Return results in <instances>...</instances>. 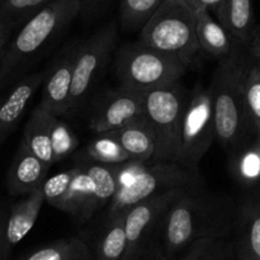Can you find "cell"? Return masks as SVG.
I'll use <instances>...</instances> for the list:
<instances>
[{
	"label": "cell",
	"mask_w": 260,
	"mask_h": 260,
	"mask_svg": "<svg viewBox=\"0 0 260 260\" xmlns=\"http://www.w3.org/2000/svg\"><path fill=\"white\" fill-rule=\"evenodd\" d=\"M13 33H14V29L8 23L3 22L0 19V52L5 50L7 45L9 43L10 38H12Z\"/></svg>",
	"instance_id": "cell-33"
},
{
	"label": "cell",
	"mask_w": 260,
	"mask_h": 260,
	"mask_svg": "<svg viewBox=\"0 0 260 260\" xmlns=\"http://www.w3.org/2000/svg\"><path fill=\"white\" fill-rule=\"evenodd\" d=\"M161 2L162 0H122L121 25L126 30H141Z\"/></svg>",
	"instance_id": "cell-25"
},
{
	"label": "cell",
	"mask_w": 260,
	"mask_h": 260,
	"mask_svg": "<svg viewBox=\"0 0 260 260\" xmlns=\"http://www.w3.org/2000/svg\"><path fill=\"white\" fill-rule=\"evenodd\" d=\"M182 190L173 189L160 193L127 210L124 220L126 253L123 260H141L150 245L159 240L165 213Z\"/></svg>",
	"instance_id": "cell-11"
},
{
	"label": "cell",
	"mask_w": 260,
	"mask_h": 260,
	"mask_svg": "<svg viewBox=\"0 0 260 260\" xmlns=\"http://www.w3.org/2000/svg\"><path fill=\"white\" fill-rule=\"evenodd\" d=\"M249 50H250L251 56L256 60H260V28L254 29L253 36L249 41Z\"/></svg>",
	"instance_id": "cell-35"
},
{
	"label": "cell",
	"mask_w": 260,
	"mask_h": 260,
	"mask_svg": "<svg viewBox=\"0 0 260 260\" xmlns=\"http://www.w3.org/2000/svg\"><path fill=\"white\" fill-rule=\"evenodd\" d=\"M231 202L197 188L183 189L168 208L161 226V255L172 260L202 239H226L233 228Z\"/></svg>",
	"instance_id": "cell-1"
},
{
	"label": "cell",
	"mask_w": 260,
	"mask_h": 260,
	"mask_svg": "<svg viewBox=\"0 0 260 260\" xmlns=\"http://www.w3.org/2000/svg\"><path fill=\"white\" fill-rule=\"evenodd\" d=\"M78 145L79 140L73 128L58 117H55L51 128V151L53 164L73 154Z\"/></svg>",
	"instance_id": "cell-28"
},
{
	"label": "cell",
	"mask_w": 260,
	"mask_h": 260,
	"mask_svg": "<svg viewBox=\"0 0 260 260\" xmlns=\"http://www.w3.org/2000/svg\"><path fill=\"white\" fill-rule=\"evenodd\" d=\"M79 15L80 0H52L20 25L0 61V93L27 75Z\"/></svg>",
	"instance_id": "cell-2"
},
{
	"label": "cell",
	"mask_w": 260,
	"mask_h": 260,
	"mask_svg": "<svg viewBox=\"0 0 260 260\" xmlns=\"http://www.w3.org/2000/svg\"><path fill=\"white\" fill-rule=\"evenodd\" d=\"M189 91L180 81L145 93V117L155 137L151 162H177L180 128Z\"/></svg>",
	"instance_id": "cell-6"
},
{
	"label": "cell",
	"mask_w": 260,
	"mask_h": 260,
	"mask_svg": "<svg viewBox=\"0 0 260 260\" xmlns=\"http://www.w3.org/2000/svg\"><path fill=\"white\" fill-rule=\"evenodd\" d=\"M235 172L244 182H260V139L239 155Z\"/></svg>",
	"instance_id": "cell-30"
},
{
	"label": "cell",
	"mask_w": 260,
	"mask_h": 260,
	"mask_svg": "<svg viewBox=\"0 0 260 260\" xmlns=\"http://www.w3.org/2000/svg\"><path fill=\"white\" fill-rule=\"evenodd\" d=\"M126 212L106 215V221L96 236L93 260H123L126 253Z\"/></svg>",
	"instance_id": "cell-20"
},
{
	"label": "cell",
	"mask_w": 260,
	"mask_h": 260,
	"mask_svg": "<svg viewBox=\"0 0 260 260\" xmlns=\"http://www.w3.org/2000/svg\"><path fill=\"white\" fill-rule=\"evenodd\" d=\"M22 260H93V254L85 241L69 238L42 246Z\"/></svg>",
	"instance_id": "cell-23"
},
{
	"label": "cell",
	"mask_w": 260,
	"mask_h": 260,
	"mask_svg": "<svg viewBox=\"0 0 260 260\" xmlns=\"http://www.w3.org/2000/svg\"><path fill=\"white\" fill-rule=\"evenodd\" d=\"M122 167H106L86 159L78 162L74 167L73 184L61 211L84 223L102 208L108 207L121 187Z\"/></svg>",
	"instance_id": "cell-7"
},
{
	"label": "cell",
	"mask_w": 260,
	"mask_h": 260,
	"mask_svg": "<svg viewBox=\"0 0 260 260\" xmlns=\"http://www.w3.org/2000/svg\"><path fill=\"white\" fill-rule=\"evenodd\" d=\"M46 71H36L18 79L9 88L0 93V137L12 134L30 101L45 80Z\"/></svg>",
	"instance_id": "cell-14"
},
{
	"label": "cell",
	"mask_w": 260,
	"mask_h": 260,
	"mask_svg": "<svg viewBox=\"0 0 260 260\" xmlns=\"http://www.w3.org/2000/svg\"><path fill=\"white\" fill-rule=\"evenodd\" d=\"M216 14L230 37L239 43H249L254 32L251 0H226Z\"/></svg>",
	"instance_id": "cell-21"
},
{
	"label": "cell",
	"mask_w": 260,
	"mask_h": 260,
	"mask_svg": "<svg viewBox=\"0 0 260 260\" xmlns=\"http://www.w3.org/2000/svg\"><path fill=\"white\" fill-rule=\"evenodd\" d=\"M243 241L248 260H260V211L249 213L244 220Z\"/></svg>",
	"instance_id": "cell-31"
},
{
	"label": "cell",
	"mask_w": 260,
	"mask_h": 260,
	"mask_svg": "<svg viewBox=\"0 0 260 260\" xmlns=\"http://www.w3.org/2000/svg\"><path fill=\"white\" fill-rule=\"evenodd\" d=\"M45 197L41 187L23 196L10 207L5 221V249H10L23 240L35 226Z\"/></svg>",
	"instance_id": "cell-16"
},
{
	"label": "cell",
	"mask_w": 260,
	"mask_h": 260,
	"mask_svg": "<svg viewBox=\"0 0 260 260\" xmlns=\"http://www.w3.org/2000/svg\"><path fill=\"white\" fill-rule=\"evenodd\" d=\"M256 139H260V137H256Z\"/></svg>",
	"instance_id": "cell-41"
},
{
	"label": "cell",
	"mask_w": 260,
	"mask_h": 260,
	"mask_svg": "<svg viewBox=\"0 0 260 260\" xmlns=\"http://www.w3.org/2000/svg\"><path fill=\"white\" fill-rule=\"evenodd\" d=\"M152 260H169V259L165 258V256H162V255H160V256H156V258L152 259Z\"/></svg>",
	"instance_id": "cell-38"
},
{
	"label": "cell",
	"mask_w": 260,
	"mask_h": 260,
	"mask_svg": "<svg viewBox=\"0 0 260 260\" xmlns=\"http://www.w3.org/2000/svg\"><path fill=\"white\" fill-rule=\"evenodd\" d=\"M114 62L121 86L140 93L173 85L187 71L177 55L155 50L140 41L118 48Z\"/></svg>",
	"instance_id": "cell-4"
},
{
	"label": "cell",
	"mask_w": 260,
	"mask_h": 260,
	"mask_svg": "<svg viewBox=\"0 0 260 260\" xmlns=\"http://www.w3.org/2000/svg\"><path fill=\"white\" fill-rule=\"evenodd\" d=\"M135 162H151L155 154V137L146 117L136 119L122 128L108 132Z\"/></svg>",
	"instance_id": "cell-18"
},
{
	"label": "cell",
	"mask_w": 260,
	"mask_h": 260,
	"mask_svg": "<svg viewBox=\"0 0 260 260\" xmlns=\"http://www.w3.org/2000/svg\"><path fill=\"white\" fill-rule=\"evenodd\" d=\"M117 37V23L111 22L99 28L86 40L78 42L71 81L70 111H74L85 102L86 96L101 78L111 61L112 53L116 50Z\"/></svg>",
	"instance_id": "cell-10"
},
{
	"label": "cell",
	"mask_w": 260,
	"mask_h": 260,
	"mask_svg": "<svg viewBox=\"0 0 260 260\" xmlns=\"http://www.w3.org/2000/svg\"><path fill=\"white\" fill-rule=\"evenodd\" d=\"M193 2V9H198V8H205L208 12L213 10V12H217L221 7H222L223 3L226 0H192Z\"/></svg>",
	"instance_id": "cell-34"
},
{
	"label": "cell",
	"mask_w": 260,
	"mask_h": 260,
	"mask_svg": "<svg viewBox=\"0 0 260 260\" xmlns=\"http://www.w3.org/2000/svg\"><path fill=\"white\" fill-rule=\"evenodd\" d=\"M170 2H179V3H184V4L189 5V7L192 8V9H193V2H192V0H170ZM193 10H194V9H193Z\"/></svg>",
	"instance_id": "cell-37"
},
{
	"label": "cell",
	"mask_w": 260,
	"mask_h": 260,
	"mask_svg": "<svg viewBox=\"0 0 260 260\" xmlns=\"http://www.w3.org/2000/svg\"><path fill=\"white\" fill-rule=\"evenodd\" d=\"M231 246L226 239H202L190 244L180 260H230Z\"/></svg>",
	"instance_id": "cell-27"
},
{
	"label": "cell",
	"mask_w": 260,
	"mask_h": 260,
	"mask_svg": "<svg viewBox=\"0 0 260 260\" xmlns=\"http://www.w3.org/2000/svg\"><path fill=\"white\" fill-rule=\"evenodd\" d=\"M52 0H0V19L15 30Z\"/></svg>",
	"instance_id": "cell-24"
},
{
	"label": "cell",
	"mask_w": 260,
	"mask_h": 260,
	"mask_svg": "<svg viewBox=\"0 0 260 260\" xmlns=\"http://www.w3.org/2000/svg\"><path fill=\"white\" fill-rule=\"evenodd\" d=\"M196 13V37L200 50L215 57H225L234 50L233 41L222 25L216 22L205 8H198Z\"/></svg>",
	"instance_id": "cell-19"
},
{
	"label": "cell",
	"mask_w": 260,
	"mask_h": 260,
	"mask_svg": "<svg viewBox=\"0 0 260 260\" xmlns=\"http://www.w3.org/2000/svg\"><path fill=\"white\" fill-rule=\"evenodd\" d=\"M50 167L43 164L20 141L8 170L7 188L13 197H23L38 189L45 182Z\"/></svg>",
	"instance_id": "cell-15"
},
{
	"label": "cell",
	"mask_w": 260,
	"mask_h": 260,
	"mask_svg": "<svg viewBox=\"0 0 260 260\" xmlns=\"http://www.w3.org/2000/svg\"><path fill=\"white\" fill-rule=\"evenodd\" d=\"M201 187V175L178 162H152L140 169L128 182L122 183L107 207L106 215L127 211L137 203L173 189Z\"/></svg>",
	"instance_id": "cell-8"
},
{
	"label": "cell",
	"mask_w": 260,
	"mask_h": 260,
	"mask_svg": "<svg viewBox=\"0 0 260 260\" xmlns=\"http://www.w3.org/2000/svg\"><path fill=\"white\" fill-rule=\"evenodd\" d=\"M4 140H5V139H3V137H0V144H2V142L4 141Z\"/></svg>",
	"instance_id": "cell-40"
},
{
	"label": "cell",
	"mask_w": 260,
	"mask_h": 260,
	"mask_svg": "<svg viewBox=\"0 0 260 260\" xmlns=\"http://www.w3.org/2000/svg\"><path fill=\"white\" fill-rule=\"evenodd\" d=\"M3 55H4V51H2V52H0V61H2V58H3Z\"/></svg>",
	"instance_id": "cell-39"
},
{
	"label": "cell",
	"mask_w": 260,
	"mask_h": 260,
	"mask_svg": "<svg viewBox=\"0 0 260 260\" xmlns=\"http://www.w3.org/2000/svg\"><path fill=\"white\" fill-rule=\"evenodd\" d=\"M7 213L0 207V255L5 249V221H7Z\"/></svg>",
	"instance_id": "cell-36"
},
{
	"label": "cell",
	"mask_w": 260,
	"mask_h": 260,
	"mask_svg": "<svg viewBox=\"0 0 260 260\" xmlns=\"http://www.w3.org/2000/svg\"><path fill=\"white\" fill-rule=\"evenodd\" d=\"M74 175H75V168L73 167L71 169L45 179V182L41 185L45 202L61 211L66 198H68L69 192H70Z\"/></svg>",
	"instance_id": "cell-29"
},
{
	"label": "cell",
	"mask_w": 260,
	"mask_h": 260,
	"mask_svg": "<svg viewBox=\"0 0 260 260\" xmlns=\"http://www.w3.org/2000/svg\"><path fill=\"white\" fill-rule=\"evenodd\" d=\"M86 160L106 167H122L135 162L111 134L98 135L84 149Z\"/></svg>",
	"instance_id": "cell-22"
},
{
	"label": "cell",
	"mask_w": 260,
	"mask_h": 260,
	"mask_svg": "<svg viewBox=\"0 0 260 260\" xmlns=\"http://www.w3.org/2000/svg\"><path fill=\"white\" fill-rule=\"evenodd\" d=\"M78 42L79 41H73L60 51L46 71L42 83L43 93L41 103L56 117L70 112L71 81Z\"/></svg>",
	"instance_id": "cell-13"
},
{
	"label": "cell",
	"mask_w": 260,
	"mask_h": 260,
	"mask_svg": "<svg viewBox=\"0 0 260 260\" xmlns=\"http://www.w3.org/2000/svg\"><path fill=\"white\" fill-rule=\"evenodd\" d=\"M111 0H80V14L85 19L101 14Z\"/></svg>",
	"instance_id": "cell-32"
},
{
	"label": "cell",
	"mask_w": 260,
	"mask_h": 260,
	"mask_svg": "<svg viewBox=\"0 0 260 260\" xmlns=\"http://www.w3.org/2000/svg\"><path fill=\"white\" fill-rule=\"evenodd\" d=\"M216 140L215 119L208 89L197 83L189 91L182 128L177 162L194 174L211 145Z\"/></svg>",
	"instance_id": "cell-9"
},
{
	"label": "cell",
	"mask_w": 260,
	"mask_h": 260,
	"mask_svg": "<svg viewBox=\"0 0 260 260\" xmlns=\"http://www.w3.org/2000/svg\"><path fill=\"white\" fill-rule=\"evenodd\" d=\"M55 117L40 102L30 113L22 137V142L27 149L50 168L53 164L51 151V128Z\"/></svg>",
	"instance_id": "cell-17"
},
{
	"label": "cell",
	"mask_w": 260,
	"mask_h": 260,
	"mask_svg": "<svg viewBox=\"0 0 260 260\" xmlns=\"http://www.w3.org/2000/svg\"><path fill=\"white\" fill-rule=\"evenodd\" d=\"M142 117H145V93L119 86L96 103L89 126L98 135L108 134Z\"/></svg>",
	"instance_id": "cell-12"
},
{
	"label": "cell",
	"mask_w": 260,
	"mask_h": 260,
	"mask_svg": "<svg viewBox=\"0 0 260 260\" xmlns=\"http://www.w3.org/2000/svg\"><path fill=\"white\" fill-rule=\"evenodd\" d=\"M244 102L249 126L260 137V63L249 68L244 81Z\"/></svg>",
	"instance_id": "cell-26"
},
{
	"label": "cell",
	"mask_w": 260,
	"mask_h": 260,
	"mask_svg": "<svg viewBox=\"0 0 260 260\" xmlns=\"http://www.w3.org/2000/svg\"><path fill=\"white\" fill-rule=\"evenodd\" d=\"M249 66L236 48L217 63L208 93L212 103L216 140L226 151H235L250 131L244 102V81Z\"/></svg>",
	"instance_id": "cell-3"
},
{
	"label": "cell",
	"mask_w": 260,
	"mask_h": 260,
	"mask_svg": "<svg viewBox=\"0 0 260 260\" xmlns=\"http://www.w3.org/2000/svg\"><path fill=\"white\" fill-rule=\"evenodd\" d=\"M139 41L155 50L177 55L188 68L201 52L194 10L184 3L162 0L141 28Z\"/></svg>",
	"instance_id": "cell-5"
}]
</instances>
